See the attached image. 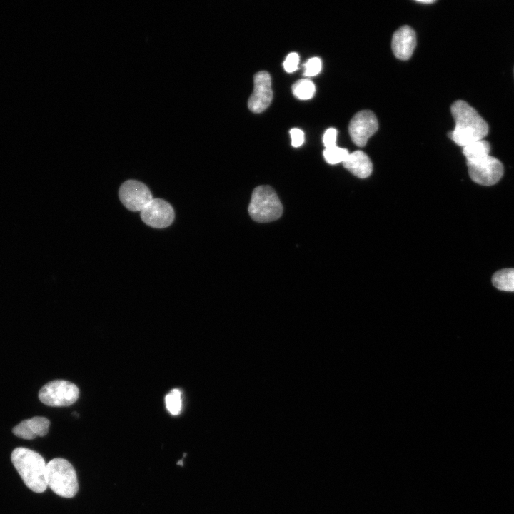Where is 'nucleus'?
I'll list each match as a JSON object with an SVG mask.
<instances>
[{"instance_id": "obj_17", "label": "nucleus", "mask_w": 514, "mask_h": 514, "mask_svg": "<svg viewBox=\"0 0 514 514\" xmlns=\"http://www.w3.org/2000/svg\"><path fill=\"white\" fill-rule=\"evenodd\" d=\"M166 407L173 415H178L182 410V398L181 391L177 389L171 390L165 398Z\"/></svg>"}, {"instance_id": "obj_10", "label": "nucleus", "mask_w": 514, "mask_h": 514, "mask_svg": "<svg viewBox=\"0 0 514 514\" xmlns=\"http://www.w3.org/2000/svg\"><path fill=\"white\" fill-rule=\"evenodd\" d=\"M253 83V91L248 101V106L253 113H261L268 108L273 99L270 74L266 71L256 73Z\"/></svg>"}, {"instance_id": "obj_14", "label": "nucleus", "mask_w": 514, "mask_h": 514, "mask_svg": "<svg viewBox=\"0 0 514 514\" xmlns=\"http://www.w3.org/2000/svg\"><path fill=\"white\" fill-rule=\"evenodd\" d=\"M493 286L499 290L514 291V268H503L495 272L492 277Z\"/></svg>"}, {"instance_id": "obj_22", "label": "nucleus", "mask_w": 514, "mask_h": 514, "mask_svg": "<svg viewBox=\"0 0 514 514\" xmlns=\"http://www.w3.org/2000/svg\"><path fill=\"white\" fill-rule=\"evenodd\" d=\"M290 135L291 137V144L293 147H299L304 142V133L303 132L297 128H293L290 131Z\"/></svg>"}, {"instance_id": "obj_2", "label": "nucleus", "mask_w": 514, "mask_h": 514, "mask_svg": "<svg viewBox=\"0 0 514 514\" xmlns=\"http://www.w3.org/2000/svg\"><path fill=\"white\" fill-rule=\"evenodd\" d=\"M11 462L25 485L35 493L47 488L46 464L43 457L29 448L19 447L11 455Z\"/></svg>"}, {"instance_id": "obj_3", "label": "nucleus", "mask_w": 514, "mask_h": 514, "mask_svg": "<svg viewBox=\"0 0 514 514\" xmlns=\"http://www.w3.org/2000/svg\"><path fill=\"white\" fill-rule=\"evenodd\" d=\"M46 483L56 495L72 498L78 492L79 483L72 465L61 458H54L46 464Z\"/></svg>"}, {"instance_id": "obj_20", "label": "nucleus", "mask_w": 514, "mask_h": 514, "mask_svg": "<svg viewBox=\"0 0 514 514\" xmlns=\"http://www.w3.org/2000/svg\"><path fill=\"white\" fill-rule=\"evenodd\" d=\"M298 63L299 56L298 54L295 52L290 53L283 62L284 69L288 73L293 72L298 69Z\"/></svg>"}, {"instance_id": "obj_18", "label": "nucleus", "mask_w": 514, "mask_h": 514, "mask_svg": "<svg viewBox=\"0 0 514 514\" xmlns=\"http://www.w3.org/2000/svg\"><path fill=\"white\" fill-rule=\"evenodd\" d=\"M349 153H350L347 149L340 148L336 146L332 148H326L323 151L325 160L327 163L332 165L343 163L346 159Z\"/></svg>"}, {"instance_id": "obj_21", "label": "nucleus", "mask_w": 514, "mask_h": 514, "mask_svg": "<svg viewBox=\"0 0 514 514\" xmlns=\"http://www.w3.org/2000/svg\"><path fill=\"white\" fill-rule=\"evenodd\" d=\"M337 131L334 128H328L323 135V142L326 148L336 146Z\"/></svg>"}, {"instance_id": "obj_7", "label": "nucleus", "mask_w": 514, "mask_h": 514, "mask_svg": "<svg viewBox=\"0 0 514 514\" xmlns=\"http://www.w3.org/2000/svg\"><path fill=\"white\" fill-rule=\"evenodd\" d=\"M119 196L123 205L131 211H141L153 199L149 188L136 180L122 183Z\"/></svg>"}, {"instance_id": "obj_19", "label": "nucleus", "mask_w": 514, "mask_h": 514, "mask_svg": "<svg viewBox=\"0 0 514 514\" xmlns=\"http://www.w3.org/2000/svg\"><path fill=\"white\" fill-rule=\"evenodd\" d=\"M304 75L306 76H313L317 75L321 70L322 63L318 57H313L308 59L305 65Z\"/></svg>"}, {"instance_id": "obj_8", "label": "nucleus", "mask_w": 514, "mask_h": 514, "mask_svg": "<svg viewBox=\"0 0 514 514\" xmlns=\"http://www.w3.org/2000/svg\"><path fill=\"white\" fill-rule=\"evenodd\" d=\"M378 128V123L375 114L371 111L363 110L351 119L348 131L352 141L356 146L363 147Z\"/></svg>"}, {"instance_id": "obj_12", "label": "nucleus", "mask_w": 514, "mask_h": 514, "mask_svg": "<svg viewBox=\"0 0 514 514\" xmlns=\"http://www.w3.org/2000/svg\"><path fill=\"white\" fill-rule=\"evenodd\" d=\"M49 425L50 422L47 418L36 416L21 421L13 428L12 432L20 438L31 440L38 436L46 435L49 431Z\"/></svg>"}, {"instance_id": "obj_15", "label": "nucleus", "mask_w": 514, "mask_h": 514, "mask_svg": "<svg viewBox=\"0 0 514 514\" xmlns=\"http://www.w3.org/2000/svg\"><path fill=\"white\" fill-rule=\"evenodd\" d=\"M490 151V145L488 141L484 139L470 143L463 148V153L466 158V161L489 155Z\"/></svg>"}, {"instance_id": "obj_5", "label": "nucleus", "mask_w": 514, "mask_h": 514, "mask_svg": "<svg viewBox=\"0 0 514 514\" xmlns=\"http://www.w3.org/2000/svg\"><path fill=\"white\" fill-rule=\"evenodd\" d=\"M79 395V390L73 383L64 381H52L44 385L39 393V400L45 405L53 407L69 406L74 403Z\"/></svg>"}, {"instance_id": "obj_16", "label": "nucleus", "mask_w": 514, "mask_h": 514, "mask_svg": "<svg viewBox=\"0 0 514 514\" xmlns=\"http://www.w3.org/2000/svg\"><path fill=\"white\" fill-rule=\"evenodd\" d=\"M316 88L314 84L309 79H299L292 86V91L294 96L301 100L311 99L315 94Z\"/></svg>"}, {"instance_id": "obj_23", "label": "nucleus", "mask_w": 514, "mask_h": 514, "mask_svg": "<svg viewBox=\"0 0 514 514\" xmlns=\"http://www.w3.org/2000/svg\"><path fill=\"white\" fill-rule=\"evenodd\" d=\"M418 2H420V3H424V4H431V3L435 2V1H430V0L424 1V0H422V1H418Z\"/></svg>"}, {"instance_id": "obj_4", "label": "nucleus", "mask_w": 514, "mask_h": 514, "mask_svg": "<svg viewBox=\"0 0 514 514\" xmlns=\"http://www.w3.org/2000/svg\"><path fill=\"white\" fill-rule=\"evenodd\" d=\"M248 213L251 218L257 222H271L281 216L283 206L271 186H260L253 191Z\"/></svg>"}, {"instance_id": "obj_13", "label": "nucleus", "mask_w": 514, "mask_h": 514, "mask_svg": "<svg viewBox=\"0 0 514 514\" xmlns=\"http://www.w3.org/2000/svg\"><path fill=\"white\" fill-rule=\"evenodd\" d=\"M343 164L347 170L361 178L369 176L373 170L372 163L369 157L360 150L349 153Z\"/></svg>"}, {"instance_id": "obj_24", "label": "nucleus", "mask_w": 514, "mask_h": 514, "mask_svg": "<svg viewBox=\"0 0 514 514\" xmlns=\"http://www.w3.org/2000/svg\"><path fill=\"white\" fill-rule=\"evenodd\" d=\"M177 464H178V465H183V463H182V460H180V461H178V462L177 463Z\"/></svg>"}, {"instance_id": "obj_6", "label": "nucleus", "mask_w": 514, "mask_h": 514, "mask_svg": "<svg viewBox=\"0 0 514 514\" xmlns=\"http://www.w3.org/2000/svg\"><path fill=\"white\" fill-rule=\"evenodd\" d=\"M470 178L482 186H492L498 183L504 173L503 163L490 155L467 162Z\"/></svg>"}, {"instance_id": "obj_11", "label": "nucleus", "mask_w": 514, "mask_h": 514, "mask_svg": "<svg viewBox=\"0 0 514 514\" xmlns=\"http://www.w3.org/2000/svg\"><path fill=\"white\" fill-rule=\"evenodd\" d=\"M415 45V32L408 26L399 28L393 35L392 51L398 59L405 61L410 59Z\"/></svg>"}, {"instance_id": "obj_9", "label": "nucleus", "mask_w": 514, "mask_h": 514, "mask_svg": "<svg viewBox=\"0 0 514 514\" xmlns=\"http://www.w3.org/2000/svg\"><path fill=\"white\" fill-rule=\"evenodd\" d=\"M140 212L142 221L156 228L169 226L175 216L172 206L160 198H153Z\"/></svg>"}, {"instance_id": "obj_1", "label": "nucleus", "mask_w": 514, "mask_h": 514, "mask_svg": "<svg viewBox=\"0 0 514 514\" xmlns=\"http://www.w3.org/2000/svg\"><path fill=\"white\" fill-rule=\"evenodd\" d=\"M450 111L455 126L448 136L457 145L463 148L483 139L488 135V124L466 101H455L450 107Z\"/></svg>"}]
</instances>
